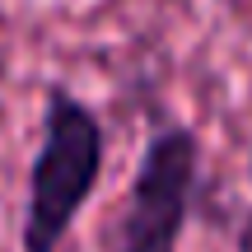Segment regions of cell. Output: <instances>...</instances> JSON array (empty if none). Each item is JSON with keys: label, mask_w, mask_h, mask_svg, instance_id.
I'll return each instance as SVG.
<instances>
[{"label": "cell", "mask_w": 252, "mask_h": 252, "mask_svg": "<svg viewBox=\"0 0 252 252\" xmlns=\"http://www.w3.org/2000/svg\"><path fill=\"white\" fill-rule=\"evenodd\" d=\"M103 122L84 98L52 84L42 103V145L28 168L24 252H61L75 215L89 206L103 173Z\"/></svg>", "instance_id": "1"}, {"label": "cell", "mask_w": 252, "mask_h": 252, "mask_svg": "<svg viewBox=\"0 0 252 252\" xmlns=\"http://www.w3.org/2000/svg\"><path fill=\"white\" fill-rule=\"evenodd\" d=\"M201 178V140L187 126H159L140 154L126 206L112 224V252H178Z\"/></svg>", "instance_id": "2"}]
</instances>
